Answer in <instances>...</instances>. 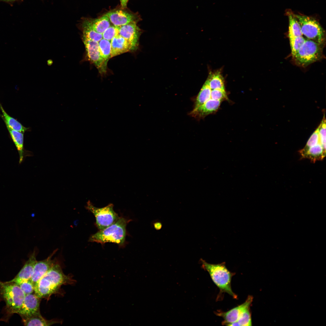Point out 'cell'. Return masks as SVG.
<instances>
[{"instance_id": "cell-29", "label": "cell", "mask_w": 326, "mask_h": 326, "mask_svg": "<svg viewBox=\"0 0 326 326\" xmlns=\"http://www.w3.org/2000/svg\"><path fill=\"white\" fill-rule=\"evenodd\" d=\"M103 38L111 41L115 36L119 35V27L112 25L108 28L102 34Z\"/></svg>"}, {"instance_id": "cell-1", "label": "cell", "mask_w": 326, "mask_h": 326, "mask_svg": "<svg viewBox=\"0 0 326 326\" xmlns=\"http://www.w3.org/2000/svg\"><path fill=\"white\" fill-rule=\"evenodd\" d=\"M228 100L225 88L210 86L206 81L196 97L193 110L190 114L197 118H203L215 113L223 101Z\"/></svg>"}, {"instance_id": "cell-7", "label": "cell", "mask_w": 326, "mask_h": 326, "mask_svg": "<svg viewBox=\"0 0 326 326\" xmlns=\"http://www.w3.org/2000/svg\"><path fill=\"white\" fill-rule=\"evenodd\" d=\"M323 46L305 39L303 44L293 57L296 64L305 67L319 60L322 54Z\"/></svg>"}, {"instance_id": "cell-22", "label": "cell", "mask_w": 326, "mask_h": 326, "mask_svg": "<svg viewBox=\"0 0 326 326\" xmlns=\"http://www.w3.org/2000/svg\"><path fill=\"white\" fill-rule=\"evenodd\" d=\"M22 321L25 326H50L58 322L55 320L45 319L42 316L40 313L30 318L23 319Z\"/></svg>"}, {"instance_id": "cell-19", "label": "cell", "mask_w": 326, "mask_h": 326, "mask_svg": "<svg viewBox=\"0 0 326 326\" xmlns=\"http://www.w3.org/2000/svg\"><path fill=\"white\" fill-rule=\"evenodd\" d=\"M0 109L2 113V118L6 126L10 129L24 133L28 128L24 126L17 120L9 115L5 111L0 103Z\"/></svg>"}, {"instance_id": "cell-33", "label": "cell", "mask_w": 326, "mask_h": 326, "mask_svg": "<svg viewBox=\"0 0 326 326\" xmlns=\"http://www.w3.org/2000/svg\"><path fill=\"white\" fill-rule=\"evenodd\" d=\"M153 225L155 229L156 230H160L162 227L161 223L159 222H156L154 223Z\"/></svg>"}, {"instance_id": "cell-27", "label": "cell", "mask_w": 326, "mask_h": 326, "mask_svg": "<svg viewBox=\"0 0 326 326\" xmlns=\"http://www.w3.org/2000/svg\"><path fill=\"white\" fill-rule=\"evenodd\" d=\"M15 283L19 286L25 295L34 292V285L30 279L21 280Z\"/></svg>"}, {"instance_id": "cell-4", "label": "cell", "mask_w": 326, "mask_h": 326, "mask_svg": "<svg viewBox=\"0 0 326 326\" xmlns=\"http://www.w3.org/2000/svg\"><path fill=\"white\" fill-rule=\"evenodd\" d=\"M202 266L207 271L213 282L222 292H226L234 298L237 296L232 291L231 287V281L233 273L226 267L225 262L218 264H212L206 262L200 259Z\"/></svg>"}, {"instance_id": "cell-18", "label": "cell", "mask_w": 326, "mask_h": 326, "mask_svg": "<svg viewBox=\"0 0 326 326\" xmlns=\"http://www.w3.org/2000/svg\"><path fill=\"white\" fill-rule=\"evenodd\" d=\"M11 138L18 151L19 155V163L23 161L25 155L24 148V133L10 129L6 126Z\"/></svg>"}, {"instance_id": "cell-6", "label": "cell", "mask_w": 326, "mask_h": 326, "mask_svg": "<svg viewBox=\"0 0 326 326\" xmlns=\"http://www.w3.org/2000/svg\"><path fill=\"white\" fill-rule=\"evenodd\" d=\"M300 25L302 36L323 46L325 41V31L316 20L309 16L294 14Z\"/></svg>"}, {"instance_id": "cell-17", "label": "cell", "mask_w": 326, "mask_h": 326, "mask_svg": "<svg viewBox=\"0 0 326 326\" xmlns=\"http://www.w3.org/2000/svg\"><path fill=\"white\" fill-rule=\"evenodd\" d=\"M299 152L302 158L309 159L313 162L323 159L326 155L325 148L321 143L308 148H304Z\"/></svg>"}, {"instance_id": "cell-32", "label": "cell", "mask_w": 326, "mask_h": 326, "mask_svg": "<svg viewBox=\"0 0 326 326\" xmlns=\"http://www.w3.org/2000/svg\"><path fill=\"white\" fill-rule=\"evenodd\" d=\"M22 0H0V2H3L7 3L12 6L13 3L15 2H19Z\"/></svg>"}, {"instance_id": "cell-16", "label": "cell", "mask_w": 326, "mask_h": 326, "mask_svg": "<svg viewBox=\"0 0 326 326\" xmlns=\"http://www.w3.org/2000/svg\"><path fill=\"white\" fill-rule=\"evenodd\" d=\"M111 58L135 49L132 43L118 35L111 40Z\"/></svg>"}, {"instance_id": "cell-9", "label": "cell", "mask_w": 326, "mask_h": 326, "mask_svg": "<svg viewBox=\"0 0 326 326\" xmlns=\"http://www.w3.org/2000/svg\"><path fill=\"white\" fill-rule=\"evenodd\" d=\"M82 39L89 60L96 67L100 73L101 74L105 73L107 63L101 55L98 42L84 38Z\"/></svg>"}, {"instance_id": "cell-13", "label": "cell", "mask_w": 326, "mask_h": 326, "mask_svg": "<svg viewBox=\"0 0 326 326\" xmlns=\"http://www.w3.org/2000/svg\"><path fill=\"white\" fill-rule=\"evenodd\" d=\"M57 251V249L55 250L46 259L36 261L30 278L34 285L56 263L55 261L51 259V258Z\"/></svg>"}, {"instance_id": "cell-11", "label": "cell", "mask_w": 326, "mask_h": 326, "mask_svg": "<svg viewBox=\"0 0 326 326\" xmlns=\"http://www.w3.org/2000/svg\"><path fill=\"white\" fill-rule=\"evenodd\" d=\"M253 299V297L249 296L245 302L241 305L226 312H216V314L222 317L224 321L222 324L227 325L238 320L242 313L250 308Z\"/></svg>"}, {"instance_id": "cell-5", "label": "cell", "mask_w": 326, "mask_h": 326, "mask_svg": "<svg viewBox=\"0 0 326 326\" xmlns=\"http://www.w3.org/2000/svg\"><path fill=\"white\" fill-rule=\"evenodd\" d=\"M0 294L5 302L7 315L18 313L25 296L19 286L14 283L0 281Z\"/></svg>"}, {"instance_id": "cell-34", "label": "cell", "mask_w": 326, "mask_h": 326, "mask_svg": "<svg viewBox=\"0 0 326 326\" xmlns=\"http://www.w3.org/2000/svg\"><path fill=\"white\" fill-rule=\"evenodd\" d=\"M129 0H120L121 8H125L126 7L127 2Z\"/></svg>"}, {"instance_id": "cell-20", "label": "cell", "mask_w": 326, "mask_h": 326, "mask_svg": "<svg viewBox=\"0 0 326 326\" xmlns=\"http://www.w3.org/2000/svg\"><path fill=\"white\" fill-rule=\"evenodd\" d=\"M86 19L96 32L102 34L111 26V23L106 14L95 19Z\"/></svg>"}, {"instance_id": "cell-14", "label": "cell", "mask_w": 326, "mask_h": 326, "mask_svg": "<svg viewBox=\"0 0 326 326\" xmlns=\"http://www.w3.org/2000/svg\"><path fill=\"white\" fill-rule=\"evenodd\" d=\"M118 27L119 35L130 42L136 48L138 46L140 32L136 23H130Z\"/></svg>"}, {"instance_id": "cell-8", "label": "cell", "mask_w": 326, "mask_h": 326, "mask_svg": "<svg viewBox=\"0 0 326 326\" xmlns=\"http://www.w3.org/2000/svg\"><path fill=\"white\" fill-rule=\"evenodd\" d=\"M113 206V205L110 203L103 208H97L89 201L87 203L86 208L94 215L97 227L99 229L102 230L112 224L120 218L114 211Z\"/></svg>"}, {"instance_id": "cell-3", "label": "cell", "mask_w": 326, "mask_h": 326, "mask_svg": "<svg viewBox=\"0 0 326 326\" xmlns=\"http://www.w3.org/2000/svg\"><path fill=\"white\" fill-rule=\"evenodd\" d=\"M128 221L123 218H119L114 223L91 235L89 241L102 244L107 242L113 243L123 245L125 241L126 227Z\"/></svg>"}, {"instance_id": "cell-21", "label": "cell", "mask_w": 326, "mask_h": 326, "mask_svg": "<svg viewBox=\"0 0 326 326\" xmlns=\"http://www.w3.org/2000/svg\"><path fill=\"white\" fill-rule=\"evenodd\" d=\"M82 38L99 42L103 38L102 34L96 32L92 27L86 19H83L82 22Z\"/></svg>"}, {"instance_id": "cell-30", "label": "cell", "mask_w": 326, "mask_h": 326, "mask_svg": "<svg viewBox=\"0 0 326 326\" xmlns=\"http://www.w3.org/2000/svg\"><path fill=\"white\" fill-rule=\"evenodd\" d=\"M318 143H321V144L320 141L318 129L311 136L307 142L306 145L304 148H308L317 145Z\"/></svg>"}, {"instance_id": "cell-2", "label": "cell", "mask_w": 326, "mask_h": 326, "mask_svg": "<svg viewBox=\"0 0 326 326\" xmlns=\"http://www.w3.org/2000/svg\"><path fill=\"white\" fill-rule=\"evenodd\" d=\"M72 280L63 273L60 265L56 263L34 285V293L40 298L49 296L63 284Z\"/></svg>"}, {"instance_id": "cell-24", "label": "cell", "mask_w": 326, "mask_h": 326, "mask_svg": "<svg viewBox=\"0 0 326 326\" xmlns=\"http://www.w3.org/2000/svg\"><path fill=\"white\" fill-rule=\"evenodd\" d=\"M101 55L105 62L107 63L111 58L110 41L102 38L98 42Z\"/></svg>"}, {"instance_id": "cell-12", "label": "cell", "mask_w": 326, "mask_h": 326, "mask_svg": "<svg viewBox=\"0 0 326 326\" xmlns=\"http://www.w3.org/2000/svg\"><path fill=\"white\" fill-rule=\"evenodd\" d=\"M105 14L111 23L116 27H119L131 23H137L139 19L135 15L120 10L111 11Z\"/></svg>"}, {"instance_id": "cell-25", "label": "cell", "mask_w": 326, "mask_h": 326, "mask_svg": "<svg viewBox=\"0 0 326 326\" xmlns=\"http://www.w3.org/2000/svg\"><path fill=\"white\" fill-rule=\"evenodd\" d=\"M206 82L210 86L217 88H225L223 78L219 72L211 74Z\"/></svg>"}, {"instance_id": "cell-31", "label": "cell", "mask_w": 326, "mask_h": 326, "mask_svg": "<svg viewBox=\"0 0 326 326\" xmlns=\"http://www.w3.org/2000/svg\"><path fill=\"white\" fill-rule=\"evenodd\" d=\"M325 120L324 119L318 129L321 143L323 146L326 147Z\"/></svg>"}, {"instance_id": "cell-10", "label": "cell", "mask_w": 326, "mask_h": 326, "mask_svg": "<svg viewBox=\"0 0 326 326\" xmlns=\"http://www.w3.org/2000/svg\"><path fill=\"white\" fill-rule=\"evenodd\" d=\"M40 299L35 293L25 295L22 305L17 313L22 320L30 318L40 313Z\"/></svg>"}, {"instance_id": "cell-28", "label": "cell", "mask_w": 326, "mask_h": 326, "mask_svg": "<svg viewBox=\"0 0 326 326\" xmlns=\"http://www.w3.org/2000/svg\"><path fill=\"white\" fill-rule=\"evenodd\" d=\"M305 40V39L302 36L289 39L291 53L293 57L296 54Z\"/></svg>"}, {"instance_id": "cell-26", "label": "cell", "mask_w": 326, "mask_h": 326, "mask_svg": "<svg viewBox=\"0 0 326 326\" xmlns=\"http://www.w3.org/2000/svg\"><path fill=\"white\" fill-rule=\"evenodd\" d=\"M249 308H248L244 311L236 322L229 324L227 325L243 326L252 325L251 314Z\"/></svg>"}, {"instance_id": "cell-23", "label": "cell", "mask_w": 326, "mask_h": 326, "mask_svg": "<svg viewBox=\"0 0 326 326\" xmlns=\"http://www.w3.org/2000/svg\"><path fill=\"white\" fill-rule=\"evenodd\" d=\"M288 17L289 22L288 35L289 39L302 36L300 25L295 15L290 14H289Z\"/></svg>"}, {"instance_id": "cell-15", "label": "cell", "mask_w": 326, "mask_h": 326, "mask_svg": "<svg viewBox=\"0 0 326 326\" xmlns=\"http://www.w3.org/2000/svg\"><path fill=\"white\" fill-rule=\"evenodd\" d=\"M37 251V250H34L28 259L17 275L12 280L7 282L16 283L21 280L30 279L33 274L35 264L37 261L36 258Z\"/></svg>"}]
</instances>
